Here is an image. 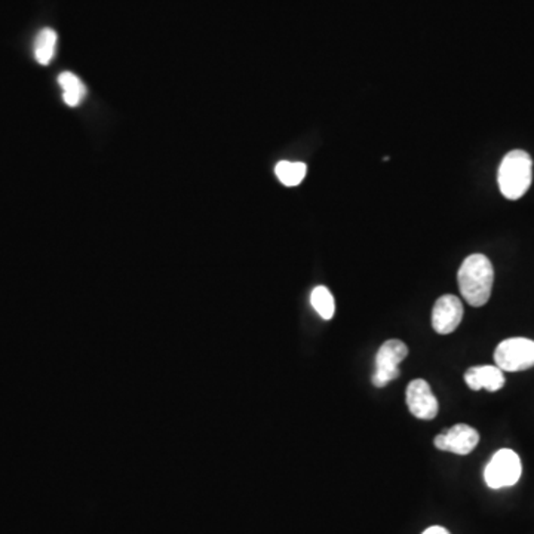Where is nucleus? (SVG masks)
Returning a JSON list of instances; mask_svg holds the SVG:
<instances>
[{"instance_id":"1","label":"nucleus","mask_w":534,"mask_h":534,"mask_svg":"<svg viewBox=\"0 0 534 534\" xmlns=\"http://www.w3.org/2000/svg\"><path fill=\"white\" fill-rule=\"evenodd\" d=\"M459 289L468 305L481 307L490 300L495 269L484 254H472L463 260L459 273Z\"/></svg>"},{"instance_id":"2","label":"nucleus","mask_w":534,"mask_h":534,"mask_svg":"<svg viewBox=\"0 0 534 534\" xmlns=\"http://www.w3.org/2000/svg\"><path fill=\"white\" fill-rule=\"evenodd\" d=\"M533 180V160L524 151H512L506 153L500 162L497 171V183L504 198L517 201L530 189Z\"/></svg>"},{"instance_id":"3","label":"nucleus","mask_w":534,"mask_h":534,"mask_svg":"<svg viewBox=\"0 0 534 534\" xmlns=\"http://www.w3.org/2000/svg\"><path fill=\"white\" fill-rule=\"evenodd\" d=\"M522 474L521 459L517 452L502 448L491 457L484 470V479L493 490L512 487L520 481Z\"/></svg>"},{"instance_id":"4","label":"nucleus","mask_w":534,"mask_h":534,"mask_svg":"<svg viewBox=\"0 0 534 534\" xmlns=\"http://www.w3.org/2000/svg\"><path fill=\"white\" fill-rule=\"evenodd\" d=\"M495 366L502 371L529 370L534 366V341L524 337H515L502 341L495 352Z\"/></svg>"},{"instance_id":"5","label":"nucleus","mask_w":534,"mask_h":534,"mask_svg":"<svg viewBox=\"0 0 534 534\" xmlns=\"http://www.w3.org/2000/svg\"><path fill=\"white\" fill-rule=\"evenodd\" d=\"M409 355V348L404 341L388 340L380 346L375 357V370L371 375V382L375 388H384L391 382L400 377V364Z\"/></svg>"},{"instance_id":"6","label":"nucleus","mask_w":534,"mask_h":534,"mask_svg":"<svg viewBox=\"0 0 534 534\" xmlns=\"http://www.w3.org/2000/svg\"><path fill=\"white\" fill-rule=\"evenodd\" d=\"M405 400L409 405V413L420 420H432L436 418L440 404L432 392L431 384L426 380L416 379L407 386Z\"/></svg>"},{"instance_id":"7","label":"nucleus","mask_w":534,"mask_h":534,"mask_svg":"<svg viewBox=\"0 0 534 534\" xmlns=\"http://www.w3.org/2000/svg\"><path fill=\"white\" fill-rule=\"evenodd\" d=\"M435 447L441 452H454L459 456H466L474 452L479 443V434L469 425H454L447 431L435 436Z\"/></svg>"},{"instance_id":"8","label":"nucleus","mask_w":534,"mask_h":534,"mask_svg":"<svg viewBox=\"0 0 534 534\" xmlns=\"http://www.w3.org/2000/svg\"><path fill=\"white\" fill-rule=\"evenodd\" d=\"M463 305L461 298L445 294L438 298L432 309V327L438 334H452L461 325L463 319Z\"/></svg>"},{"instance_id":"9","label":"nucleus","mask_w":534,"mask_h":534,"mask_svg":"<svg viewBox=\"0 0 534 534\" xmlns=\"http://www.w3.org/2000/svg\"><path fill=\"white\" fill-rule=\"evenodd\" d=\"M465 382L472 391L486 389L488 392H495L504 386V371L495 366H470L466 371Z\"/></svg>"},{"instance_id":"10","label":"nucleus","mask_w":534,"mask_h":534,"mask_svg":"<svg viewBox=\"0 0 534 534\" xmlns=\"http://www.w3.org/2000/svg\"><path fill=\"white\" fill-rule=\"evenodd\" d=\"M58 83L63 88V99L67 106L76 108L82 103L87 95V88L76 74L65 72L58 76Z\"/></svg>"},{"instance_id":"11","label":"nucleus","mask_w":534,"mask_h":534,"mask_svg":"<svg viewBox=\"0 0 534 534\" xmlns=\"http://www.w3.org/2000/svg\"><path fill=\"white\" fill-rule=\"evenodd\" d=\"M307 167L303 162H289L280 160L275 167V174L278 180L287 187H296L306 177Z\"/></svg>"},{"instance_id":"12","label":"nucleus","mask_w":534,"mask_h":534,"mask_svg":"<svg viewBox=\"0 0 534 534\" xmlns=\"http://www.w3.org/2000/svg\"><path fill=\"white\" fill-rule=\"evenodd\" d=\"M56 40L58 36L52 29H44L36 36L35 56L39 65H47L51 63L56 56Z\"/></svg>"},{"instance_id":"13","label":"nucleus","mask_w":534,"mask_h":534,"mask_svg":"<svg viewBox=\"0 0 534 534\" xmlns=\"http://www.w3.org/2000/svg\"><path fill=\"white\" fill-rule=\"evenodd\" d=\"M311 303L312 307L321 318L325 319V321L334 318L336 302H334V296L327 287H323V285L314 287L311 294Z\"/></svg>"},{"instance_id":"14","label":"nucleus","mask_w":534,"mask_h":534,"mask_svg":"<svg viewBox=\"0 0 534 534\" xmlns=\"http://www.w3.org/2000/svg\"><path fill=\"white\" fill-rule=\"evenodd\" d=\"M423 534H450V531L445 530L444 527L434 526L423 531Z\"/></svg>"}]
</instances>
